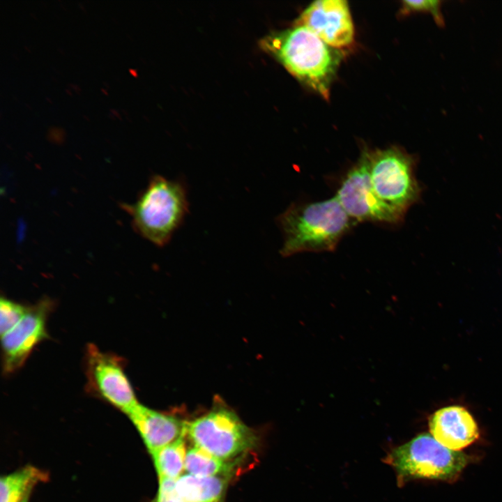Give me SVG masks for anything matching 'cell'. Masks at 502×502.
<instances>
[{
	"label": "cell",
	"instance_id": "obj_1",
	"mask_svg": "<svg viewBox=\"0 0 502 502\" xmlns=\"http://www.w3.org/2000/svg\"><path fill=\"white\" fill-rule=\"evenodd\" d=\"M261 46L295 77L328 98L341 59L337 49L299 25L266 36Z\"/></svg>",
	"mask_w": 502,
	"mask_h": 502
},
{
	"label": "cell",
	"instance_id": "obj_2",
	"mask_svg": "<svg viewBox=\"0 0 502 502\" xmlns=\"http://www.w3.org/2000/svg\"><path fill=\"white\" fill-rule=\"evenodd\" d=\"M283 257L303 252L332 251L351 227V218L337 197L295 204L279 215Z\"/></svg>",
	"mask_w": 502,
	"mask_h": 502
},
{
	"label": "cell",
	"instance_id": "obj_3",
	"mask_svg": "<svg viewBox=\"0 0 502 502\" xmlns=\"http://www.w3.org/2000/svg\"><path fill=\"white\" fill-rule=\"evenodd\" d=\"M138 233L163 247L172 239L189 213L187 188L181 180L153 176L136 202L128 206Z\"/></svg>",
	"mask_w": 502,
	"mask_h": 502
},
{
	"label": "cell",
	"instance_id": "obj_4",
	"mask_svg": "<svg viewBox=\"0 0 502 502\" xmlns=\"http://www.w3.org/2000/svg\"><path fill=\"white\" fill-rule=\"evenodd\" d=\"M386 462L402 480L427 478L451 481L466 467L469 457L445 447L431 434L423 433L392 450Z\"/></svg>",
	"mask_w": 502,
	"mask_h": 502
},
{
	"label": "cell",
	"instance_id": "obj_5",
	"mask_svg": "<svg viewBox=\"0 0 502 502\" xmlns=\"http://www.w3.org/2000/svg\"><path fill=\"white\" fill-rule=\"evenodd\" d=\"M185 435L195 446L225 462L250 451L257 442L253 431L220 402L208 413L187 422Z\"/></svg>",
	"mask_w": 502,
	"mask_h": 502
},
{
	"label": "cell",
	"instance_id": "obj_6",
	"mask_svg": "<svg viewBox=\"0 0 502 502\" xmlns=\"http://www.w3.org/2000/svg\"><path fill=\"white\" fill-rule=\"evenodd\" d=\"M370 175L377 197L405 213L420 195L413 158L396 148L369 152Z\"/></svg>",
	"mask_w": 502,
	"mask_h": 502
},
{
	"label": "cell",
	"instance_id": "obj_7",
	"mask_svg": "<svg viewBox=\"0 0 502 502\" xmlns=\"http://www.w3.org/2000/svg\"><path fill=\"white\" fill-rule=\"evenodd\" d=\"M123 359L89 344L85 353L86 390L128 414L139 403L125 373Z\"/></svg>",
	"mask_w": 502,
	"mask_h": 502
},
{
	"label": "cell",
	"instance_id": "obj_8",
	"mask_svg": "<svg viewBox=\"0 0 502 502\" xmlns=\"http://www.w3.org/2000/svg\"><path fill=\"white\" fill-rule=\"evenodd\" d=\"M348 215L358 221L398 223L404 214L381 200L372 188L369 152L363 151L346 174L335 195Z\"/></svg>",
	"mask_w": 502,
	"mask_h": 502
},
{
	"label": "cell",
	"instance_id": "obj_9",
	"mask_svg": "<svg viewBox=\"0 0 502 502\" xmlns=\"http://www.w3.org/2000/svg\"><path fill=\"white\" fill-rule=\"evenodd\" d=\"M52 307V302L46 299L29 306L21 321L1 336L5 374H11L20 369L34 347L48 337L46 324Z\"/></svg>",
	"mask_w": 502,
	"mask_h": 502
},
{
	"label": "cell",
	"instance_id": "obj_10",
	"mask_svg": "<svg viewBox=\"0 0 502 502\" xmlns=\"http://www.w3.org/2000/svg\"><path fill=\"white\" fill-rule=\"evenodd\" d=\"M296 25L307 28L335 49L347 47L353 40V24L344 0L312 2L301 13Z\"/></svg>",
	"mask_w": 502,
	"mask_h": 502
},
{
	"label": "cell",
	"instance_id": "obj_11",
	"mask_svg": "<svg viewBox=\"0 0 502 502\" xmlns=\"http://www.w3.org/2000/svg\"><path fill=\"white\" fill-rule=\"evenodd\" d=\"M128 416L151 455L185 435L187 422L141 404Z\"/></svg>",
	"mask_w": 502,
	"mask_h": 502
},
{
	"label": "cell",
	"instance_id": "obj_12",
	"mask_svg": "<svg viewBox=\"0 0 502 502\" xmlns=\"http://www.w3.org/2000/svg\"><path fill=\"white\" fill-rule=\"evenodd\" d=\"M430 434L445 447L455 451L467 447L479 436L478 425L464 407L449 406L437 410L429 422Z\"/></svg>",
	"mask_w": 502,
	"mask_h": 502
},
{
	"label": "cell",
	"instance_id": "obj_13",
	"mask_svg": "<svg viewBox=\"0 0 502 502\" xmlns=\"http://www.w3.org/2000/svg\"><path fill=\"white\" fill-rule=\"evenodd\" d=\"M227 482V480L220 476L184 474L175 480V490L186 502H220Z\"/></svg>",
	"mask_w": 502,
	"mask_h": 502
},
{
	"label": "cell",
	"instance_id": "obj_14",
	"mask_svg": "<svg viewBox=\"0 0 502 502\" xmlns=\"http://www.w3.org/2000/svg\"><path fill=\"white\" fill-rule=\"evenodd\" d=\"M47 478L43 471L29 465L3 476L0 480V502H21L30 496L36 484Z\"/></svg>",
	"mask_w": 502,
	"mask_h": 502
},
{
	"label": "cell",
	"instance_id": "obj_15",
	"mask_svg": "<svg viewBox=\"0 0 502 502\" xmlns=\"http://www.w3.org/2000/svg\"><path fill=\"white\" fill-rule=\"evenodd\" d=\"M185 450L183 437L151 455L159 479L176 480L185 469Z\"/></svg>",
	"mask_w": 502,
	"mask_h": 502
},
{
	"label": "cell",
	"instance_id": "obj_16",
	"mask_svg": "<svg viewBox=\"0 0 502 502\" xmlns=\"http://www.w3.org/2000/svg\"><path fill=\"white\" fill-rule=\"evenodd\" d=\"M197 446L186 452L185 470L188 474L208 477L229 473L231 465Z\"/></svg>",
	"mask_w": 502,
	"mask_h": 502
},
{
	"label": "cell",
	"instance_id": "obj_17",
	"mask_svg": "<svg viewBox=\"0 0 502 502\" xmlns=\"http://www.w3.org/2000/svg\"><path fill=\"white\" fill-rule=\"evenodd\" d=\"M29 309L21 303L1 298L0 301V332L1 335L9 332L23 318Z\"/></svg>",
	"mask_w": 502,
	"mask_h": 502
},
{
	"label": "cell",
	"instance_id": "obj_18",
	"mask_svg": "<svg viewBox=\"0 0 502 502\" xmlns=\"http://www.w3.org/2000/svg\"><path fill=\"white\" fill-rule=\"evenodd\" d=\"M402 11L427 12L432 15L435 22L440 26L444 25L443 15L441 12V1L438 0L404 1Z\"/></svg>",
	"mask_w": 502,
	"mask_h": 502
},
{
	"label": "cell",
	"instance_id": "obj_19",
	"mask_svg": "<svg viewBox=\"0 0 502 502\" xmlns=\"http://www.w3.org/2000/svg\"><path fill=\"white\" fill-rule=\"evenodd\" d=\"M175 480L159 479V487L154 499L151 502H186L175 490Z\"/></svg>",
	"mask_w": 502,
	"mask_h": 502
},
{
	"label": "cell",
	"instance_id": "obj_20",
	"mask_svg": "<svg viewBox=\"0 0 502 502\" xmlns=\"http://www.w3.org/2000/svg\"><path fill=\"white\" fill-rule=\"evenodd\" d=\"M29 496L24 498L21 502H29Z\"/></svg>",
	"mask_w": 502,
	"mask_h": 502
}]
</instances>
